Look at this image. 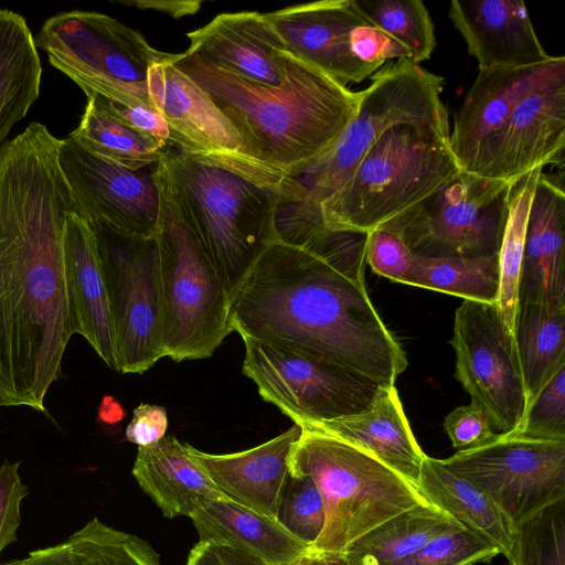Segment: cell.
Returning <instances> with one entry per match:
<instances>
[{
	"instance_id": "28",
	"label": "cell",
	"mask_w": 565,
	"mask_h": 565,
	"mask_svg": "<svg viewBox=\"0 0 565 565\" xmlns=\"http://www.w3.org/2000/svg\"><path fill=\"white\" fill-rule=\"evenodd\" d=\"M42 64L23 15L0 9V146L40 96Z\"/></svg>"
},
{
	"instance_id": "9",
	"label": "cell",
	"mask_w": 565,
	"mask_h": 565,
	"mask_svg": "<svg viewBox=\"0 0 565 565\" xmlns=\"http://www.w3.org/2000/svg\"><path fill=\"white\" fill-rule=\"evenodd\" d=\"M162 203L156 236L164 355L175 362L206 359L234 331L230 295L194 235Z\"/></svg>"
},
{
	"instance_id": "18",
	"label": "cell",
	"mask_w": 565,
	"mask_h": 565,
	"mask_svg": "<svg viewBox=\"0 0 565 565\" xmlns=\"http://www.w3.org/2000/svg\"><path fill=\"white\" fill-rule=\"evenodd\" d=\"M291 56L347 85L361 83L379 68L351 51L350 34L369 23L355 0H322L264 13Z\"/></svg>"
},
{
	"instance_id": "44",
	"label": "cell",
	"mask_w": 565,
	"mask_h": 565,
	"mask_svg": "<svg viewBox=\"0 0 565 565\" xmlns=\"http://www.w3.org/2000/svg\"><path fill=\"white\" fill-rule=\"evenodd\" d=\"M350 45L359 60L376 68L392 58L411 60V53L404 45L370 22L351 32Z\"/></svg>"
},
{
	"instance_id": "26",
	"label": "cell",
	"mask_w": 565,
	"mask_h": 565,
	"mask_svg": "<svg viewBox=\"0 0 565 565\" xmlns=\"http://www.w3.org/2000/svg\"><path fill=\"white\" fill-rule=\"evenodd\" d=\"M132 475L168 519L190 518L204 504L227 498L174 435L138 447Z\"/></svg>"
},
{
	"instance_id": "15",
	"label": "cell",
	"mask_w": 565,
	"mask_h": 565,
	"mask_svg": "<svg viewBox=\"0 0 565 565\" xmlns=\"http://www.w3.org/2000/svg\"><path fill=\"white\" fill-rule=\"evenodd\" d=\"M172 55L151 64L146 79L149 102L169 126L170 142L193 159L291 192L292 178L273 174L243 154L241 140L233 127L206 93L173 65Z\"/></svg>"
},
{
	"instance_id": "20",
	"label": "cell",
	"mask_w": 565,
	"mask_h": 565,
	"mask_svg": "<svg viewBox=\"0 0 565 565\" xmlns=\"http://www.w3.org/2000/svg\"><path fill=\"white\" fill-rule=\"evenodd\" d=\"M448 15L478 71L527 67L552 58L522 0H452Z\"/></svg>"
},
{
	"instance_id": "39",
	"label": "cell",
	"mask_w": 565,
	"mask_h": 565,
	"mask_svg": "<svg viewBox=\"0 0 565 565\" xmlns=\"http://www.w3.org/2000/svg\"><path fill=\"white\" fill-rule=\"evenodd\" d=\"M500 550L477 533L460 527L445 532L393 565H475L488 563Z\"/></svg>"
},
{
	"instance_id": "1",
	"label": "cell",
	"mask_w": 565,
	"mask_h": 565,
	"mask_svg": "<svg viewBox=\"0 0 565 565\" xmlns=\"http://www.w3.org/2000/svg\"><path fill=\"white\" fill-rule=\"evenodd\" d=\"M61 143L35 121L0 146V406L45 415L75 334L64 228L76 207Z\"/></svg>"
},
{
	"instance_id": "3",
	"label": "cell",
	"mask_w": 565,
	"mask_h": 565,
	"mask_svg": "<svg viewBox=\"0 0 565 565\" xmlns=\"http://www.w3.org/2000/svg\"><path fill=\"white\" fill-rule=\"evenodd\" d=\"M171 61L224 115L243 154L281 178H297L329 151L360 102V92L290 54L278 86L248 81L189 51L173 54Z\"/></svg>"
},
{
	"instance_id": "8",
	"label": "cell",
	"mask_w": 565,
	"mask_h": 565,
	"mask_svg": "<svg viewBox=\"0 0 565 565\" xmlns=\"http://www.w3.org/2000/svg\"><path fill=\"white\" fill-rule=\"evenodd\" d=\"M34 41L86 96L96 94L126 107L151 106L148 68L171 55L152 47L140 32L94 11L57 13L42 24Z\"/></svg>"
},
{
	"instance_id": "42",
	"label": "cell",
	"mask_w": 565,
	"mask_h": 565,
	"mask_svg": "<svg viewBox=\"0 0 565 565\" xmlns=\"http://www.w3.org/2000/svg\"><path fill=\"white\" fill-rule=\"evenodd\" d=\"M20 461L4 460L0 465V554L15 542L21 522L20 507L28 495V488L19 475Z\"/></svg>"
},
{
	"instance_id": "41",
	"label": "cell",
	"mask_w": 565,
	"mask_h": 565,
	"mask_svg": "<svg viewBox=\"0 0 565 565\" xmlns=\"http://www.w3.org/2000/svg\"><path fill=\"white\" fill-rule=\"evenodd\" d=\"M365 259L375 274L404 284L415 255L395 233L377 227L367 233Z\"/></svg>"
},
{
	"instance_id": "49",
	"label": "cell",
	"mask_w": 565,
	"mask_h": 565,
	"mask_svg": "<svg viewBox=\"0 0 565 565\" xmlns=\"http://www.w3.org/2000/svg\"><path fill=\"white\" fill-rule=\"evenodd\" d=\"M120 3L164 11L173 17L195 13L201 6L199 1H121Z\"/></svg>"
},
{
	"instance_id": "23",
	"label": "cell",
	"mask_w": 565,
	"mask_h": 565,
	"mask_svg": "<svg viewBox=\"0 0 565 565\" xmlns=\"http://www.w3.org/2000/svg\"><path fill=\"white\" fill-rule=\"evenodd\" d=\"M301 431V426L294 423L273 439L233 454H207L189 444L188 449L230 500L277 520L290 454Z\"/></svg>"
},
{
	"instance_id": "25",
	"label": "cell",
	"mask_w": 565,
	"mask_h": 565,
	"mask_svg": "<svg viewBox=\"0 0 565 565\" xmlns=\"http://www.w3.org/2000/svg\"><path fill=\"white\" fill-rule=\"evenodd\" d=\"M301 425L361 449L417 488L426 455L411 429L395 385L381 386L372 404L359 414Z\"/></svg>"
},
{
	"instance_id": "35",
	"label": "cell",
	"mask_w": 565,
	"mask_h": 565,
	"mask_svg": "<svg viewBox=\"0 0 565 565\" xmlns=\"http://www.w3.org/2000/svg\"><path fill=\"white\" fill-rule=\"evenodd\" d=\"M355 3L370 23L409 51L414 63L431 56L436 47L435 26L423 1L355 0Z\"/></svg>"
},
{
	"instance_id": "40",
	"label": "cell",
	"mask_w": 565,
	"mask_h": 565,
	"mask_svg": "<svg viewBox=\"0 0 565 565\" xmlns=\"http://www.w3.org/2000/svg\"><path fill=\"white\" fill-rule=\"evenodd\" d=\"M512 435L565 441V366L527 404L521 426Z\"/></svg>"
},
{
	"instance_id": "33",
	"label": "cell",
	"mask_w": 565,
	"mask_h": 565,
	"mask_svg": "<svg viewBox=\"0 0 565 565\" xmlns=\"http://www.w3.org/2000/svg\"><path fill=\"white\" fill-rule=\"evenodd\" d=\"M404 284L461 297L463 300L497 303L500 292L499 257L427 258L415 255Z\"/></svg>"
},
{
	"instance_id": "17",
	"label": "cell",
	"mask_w": 565,
	"mask_h": 565,
	"mask_svg": "<svg viewBox=\"0 0 565 565\" xmlns=\"http://www.w3.org/2000/svg\"><path fill=\"white\" fill-rule=\"evenodd\" d=\"M565 76L524 97L462 170L514 183L547 164L564 168Z\"/></svg>"
},
{
	"instance_id": "10",
	"label": "cell",
	"mask_w": 565,
	"mask_h": 565,
	"mask_svg": "<svg viewBox=\"0 0 565 565\" xmlns=\"http://www.w3.org/2000/svg\"><path fill=\"white\" fill-rule=\"evenodd\" d=\"M513 183L461 171L444 188L379 226L419 257L498 255Z\"/></svg>"
},
{
	"instance_id": "30",
	"label": "cell",
	"mask_w": 565,
	"mask_h": 565,
	"mask_svg": "<svg viewBox=\"0 0 565 565\" xmlns=\"http://www.w3.org/2000/svg\"><path fill=\"white\" fill-rule=\"evenodd\" d=\"M460 527L434 504L420 503L370 530L341 554L358 565H393L436 536Z\"/></svg>"
},
{
	"instance_id": "52",
	"label": "cell",
	"mask_w": 565,
	"mask_h": 565,
	"mask_svg": "<svg viewBox=\"0 0 565 565\" xmlns=\"http://www.w3.org/2000/svg\"><path fill=\"white\" fill-rule=\"evenodd\" d=\"M322 555V554H321ZM329 565H358L340 554H328L324 555Z\"/></svg>"
},
{
	"instance_id": "36",
	"label": "cell",
	"mask_w": 565,
	"mask_h": 565,
	"mask_svg": "<svg viewBox=\"0 0 565 565\" xmlns=\"http://www.w3.org/2000/svg\"><path fill=\"white\" fill-rule=\"evenodd\" d=\"M65 543L77 565H161L159 554L146 540L96 518Z\"/></svg>"
},
{
	"instance_id": "22",
	"label": "cell",
	"mask_w": 565,
	"mask_h": 565,
	"mask_svg": "<svg viewBox=\"0 0 565 565\" xmlns=\"http://www.w3.org/2000/svg\"><path fill=\"white\" fill-rule=\"evenodd\" d=\"M564 171L540 173L533 192L518 287L519 302L565 308Z\"/></svg>"
},
{
	"instance_id": "4",
	"label": "cell",
	"mask_w": 565,
	"mask_h": 565,
	"mask_svg": "<svg viewBox=\"0 0 565 565\" xmlns=\"http://www.w3.org/2000/svg\"><path fill=\"white\" fill-rule=\"evenodd\" d=\"M162 199L191 231L230 297L277 239V216L301 199L233 170L166 150L156 168Z\"/></svg>"
},
{
	"instance_id": "12",
	"label": "cell",
	"mask_w": 565,
	"mask_h": 565,
	"mask_svg": "<svg viewBox=\"0 0 565 565\" xmlns=\"http://www.w3.org/2000/svg\"><path fill=\"white\" fill-rule=\"evenodd\" d=\"M243 372L262 398L295 424L333 420L365 411L380 385L327 360L271 342L242 338Z\"/></svg>"
},
{
	"instance_id": "5",
	"label": "cell",
	"mask_w": 565,
	"mask_h": 565,
	"mask_svg": "<svg viewBox=\"0 0 565 565\" xmlns=\"http://www.w3.org/2000/svg\"><path fill=\"white\" fill-rule=\"evenodd\" d=\"M461 171L448 134L430 127L394 126L319 205L324 226L367 234L444 188Z\"/></svg>"
},
{
	"instance_id": "31",
	"label": "cell",
	"mask_w": 565,
	"mask_h": 565,
	"mask_svg": "<svg viewBox=\"0 0 565 565\" xmlns=\"http://www.w3.org/2000/svg\"><path fill=\"white\" fill-rule=\"evenodd\" d=\"M513 335L529 404L565 366V308L519 302Z\"/></svg>"
},
{
	"instance_id": "11",
	"label": "cell",
	"mask_w": 565,
	"mask_h": 565,
	"mask_svg": "<svg viewBox=\"0 0 565 565\" xmlns=\"http://www.w3.org/2000/svg\"><path fill=\"white\" fill-rule=\"evenodd\" d=\"M89 224L107 288L116 371L142 374L166 356L157 236L138 237Z\"/></svg>"
},
{
	"instance_id": "37",
	"label": "cell",
	"mask_w": 565,
	"mask_h": 565,
	"mask_svg": "<svg viewBox=\"0 0 565 565\" xmlns=\"http://www.w3.org/2000/svg\"><path fill=\"white\" fill-rule=\"evenodd\" d=\"M510 565H565V499L515 529Z\"/></svg>"
},
{
	"instance_id": "43",
	"label": "cell",
	"mask_w": 565,
	"mask_h": 565,
	"mask_svg": "<svg viewBox=\"0 0 565 565\" xmlns=\"http://www.w3.org/2000/svg\"><path fill=\"white\" fill-rule=\"evenodd\" d=\"M444 428L452 447L459 450L486 445L498 435L486 414L471 403L450 412L444 420Z\"/></svg>"
},
{
	"instance_id": "32",
	"label": "cell",
	"mask_w": 565,
	"mask_h": 565,
	"mask_svg": "<svg viewBox=\"0 0 565 565\" xmlns=\"http://www.w3.org/2000/svg\"><path fill=\"white\" fill-rule=\"evenodd\" d=\"M86 97L84 114L70 138L89 152L132 170L158 163L166 148L116 116L106 98L96 94Z\"/></svg>"
},
{
	"instance_id": "29",
	"label": "cell",
	"mask_w": 565,
	"mask_h": 565,
	"mask_svg": "<svg viewBox=\"0 0 565 565\" xmlns=\"http://www.w3.org/2000/svg\"><path fill=\"white\" fill-rule=\"evenodd\" d=\"M417 489L430 504L490 541L505 557L509 555L515 533L510 522L486 494L443 466L439 459L426 455Z\"/></svg>"
},
{
	"instance_id": "2",
	"label": "cell",
	"mask_w": 565,
	"mask_h": 565,
	"mask_svg": "<svg viewBox=\"0 0 565 565\" xmlns=\"http://www.w3.org/2000/svg\"><path fill=\"white\" fill-rule=\"evenodd\" d=\"M366 237L327 230L303 245L269 243L230 297L233 330L393 386L407 359L369 297Z\"/></svg>"
},
{
	"instance_id": "6",
	"label": "cell",
	"mask_w": 565,
	"mask_h": 565,
	"mask_svg": "<svg viewBox=\"0 0 565 565\" xmlns=\"http://www.w3.org/2000/svg\"><path fill=\"white\" fill-rule=\"evenodd\" d=\"M300 426L302 431L292 447L289 471L309 476L324 507V526L311 546L312 553H342L390 518L429 503L416 487L371 455Z\"/></svg>"
},
{
	"instance_id": "7",
	"label": "cell",
	"mask_w": 565,
	"mask_h": 565,
	"mask_svg": "<svg viewBox=\"0 0 565 565\" xmlns=\"http://www.w3.org/2000/svg\"><path fill=\"white\" fill-rule=\"evenodd\" d=\"M360 90L358 110L334 146L297 177L307 190L303 201L319 206L349 178L367 149L397 125L450 132L441 100L445 79L409 58L386 62Z\"/></svg>"
},
{
	"instance_id": "38",
	"label": "cell",
	"mask_w": 565,
	"mask_h": 565,
	"mask_svg": "<svg viewBox=\"0 0 565 565\" xmlns=\"http://www.w3.org/2000/svg\"><path fill=\"white\" fill-rule=\"evenodd\" d=\"M277 521L292 535L312 546L324 526V507L315 481L289 471L285 482Z\"/></svg>"
},
{
	"instance_id": "47",
	"label": "cell",
	"mask_w": 565,
	"mask_h": 565,
	"mask_svg": "<svg viewBox=\"0 0 565 565\" xmlns=\"http://www.w3.org/2000/svg\"><path fill=\"white\" fill-rule=\"evenodd\" d=\"M185 565H270L237 547L213 541H199Z\"/></svg>"
},
{
	"instance_id": "19",
	"label": "cell",
	"mask_w": 565,
	"mask_h": 565,
	"mask_svg": "<svg viewBox=\"0 0 565 565\" xmlns=\"http://www.w3.org/2000/svg\"><path fill=\"white\" fill-rule=\"evenodd\" d=\"M562 76H565L563 55L534 66L479 70L449 132V146L461 169L524 97Z\"/></svg>"
},
{
	"instance_id": "48",
	"label": "cell",
	"mask_w": 565,
	"mask_h": 565,
	"mask_svg": "<svg viewBox=\"0 0 565 565\" xmlns=\"http://www.w3.org/2000/svg\"><path fill=\"white\" fill-rule=\"evenodd\" d=\"M2 565H77L65 541L63 543L32 551L26 557Z\"/></svg>"
},
{
	"instance_id": "46",
	"label": "cell",
	"mask_w": 565,
	"mask_h": 565,
	"mask_svg": "<svg viewBox=\"0 0 565 565\" xmlns=\"http://www.w3.org/2000/svg\"><path fill=\"white\" fill-rule=\"evenodd\" d=\"M108 104L116 116L135 130L152 138L160 147L167 148L171 143L169 126L161 113L154 107H126L110 100H108Z\"/></svg>"
},
{
	"instance_id": "50",
	"label": "cell",
	"mask_w": 565,
	"mask_h": 565,
	"mask_svg": "<svg viewBox=\"0 0 565 565\" xmlns=\"http://www.w3.org/2000/svg\"><path fill=\"white\" fill-rule=\"evenodd\" d=\"M126 412L113 396H104L98 408V418L106 424H116L124 419Z\"/></svg>"
},
{
	"instance_id": "16",
	"label": "cell",
	"mask_w": 565,
	"mask_h": 565,
	"mask_svg": "<svg viewBox=\"0 0 565 565\" xmlns=\"http://www.w3.org/2000/svg\"><path fill=\"white\" fill-rule=\"evenodd\" d=\"M58 161L79 216L132 236L157 235L163 204L157 163L132 170L89 152L70 137L62 139Z\"/></svg>"
},
{
	"instance_id": "24",
	"label": "cell",
	"mask_w": 565,
	"mask_h": 565,
	"mask_svg": "<svg viewBox=\"0 0 565 565\" xmlns=\"http://www.w3.org/2000/svg\"><path fill=\"white\" fill-rule=\"evenodd\" d=\"M64 262L74 332L116 371L114 330L97 242L90 224L76 212L65 222Z\"/></svg>"
},
{
	"instance_id": "51",
	"label": "cell",
	"mask_w": 565,
	"mask_h": 565,
	"mask_svg": "<svg viewBox=\"0 0 565 565\" xmlns=\"http://www.w3.org/2000/svg\"><path fill=\"white\" fill-rule=\"evenodd\" d=\"M297 565H329L324 555L310 552Z\"/></svg>"
},
{
	"instance_id": "14",
	"label": "cell",
	"mask_w": 565,
	"mask_h": 565,
	"mask_svg": "<svg viewBox=\"0 0 565 565\" xmlns=\"http://www.w3.org/2000/svg\"><path fill=\"white\" fill-rule=\"evenodd\" d=\"M455 376L495 434H512L523 420L527 396L513 332L497 303L463 300L454 335Z\"/></svg>"
},
{
	"instance_id": "34",
	"label": "cell",
	"mask_w": 565,
	"mask_h": 565,
	"mask_svg": "<svg viewBox=\"0 0 565 565\" xmlns=\"http://www.w3.org/2000/svg\"><path fill=\"white\" fill-rule=\"evenodd\" d=\"M543 169H535L510 190L508 218L498 254L500 292L497 306L507 327L513 332L518 308V287L522 265L525 231L536 181Z\"/></svg>"
},
{
	"instance_id": "45",
	"label": "cell",
	"mask_w": 565,
	"mask_h": 565,
	"mask_svg": "<svg viewBox=\"0 0 565 565\" xmlns=\"http://www.w3.org/2000/svg\"><path fill=\"white\" fill-rule=\"evenodd\" d=\"M168 414L163 406L141 403L134 409L128 424L126 439L138 447L150 446L160 441L167 433Z\"/></svg>"
},
{
	"instance_id": "27",
	"label": "cell",
	"mask_w": 565,
	"mask_h": 565,
	"mask_svg": "<svg viewBox=\"0 0 565 565\" xmlns=\"http://www.w3.org/2000/svg\"><path fill=\"white\" fill-rule=\"evenodd\" d=\"M192 520L199 541H213L243 550L270 565H297L311 546L288 532L277 520L228 498L213 500Z\"/></svg>"
},
{
	"instance_id": "13",
	"label": "cell",
	"mask_w": 565,
	"mask_h": 565,
	"mask_svg": "<svg viewBox=\"0 0 565 565\" xmlns=\"http://www.w3.org/2000/svg\"><path fill=\"white\" fill-rule=\"evenodd\" d=\"M439 460L486 494L514 530L565 499V441L498 434Z\"/></svg>"
},
{
	"instance_id": "21",
	"label": "cell",
	"mask_w": 565,
	"mask_h": 565,
	"mask_svg": "<svg viewBox=\"0 0 565 565\" xmlns=\"http://www.w3.org/2000/svg\"><path fill=\"white\" fill-rule=\"evenodd\" d=\"M186 36V51L237 76L268 86L285 77L288 53L264 13H221Z\"/></svg>"
}]
</instances>
